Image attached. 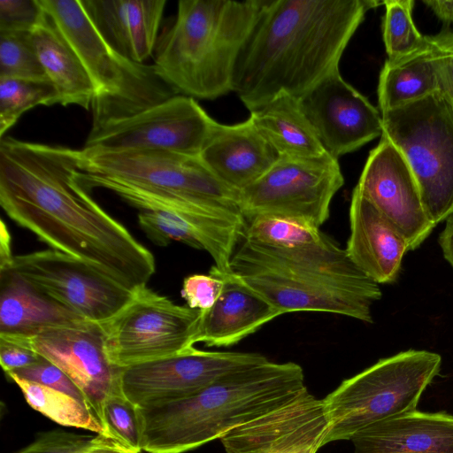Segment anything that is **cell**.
Returning <instances> with one entry per match:
<instances>
[{"mask_svg":"<svg viewBox=\"0 0 453 453\" xmlns=\"http://www.w3.org/2000/svg\"><path fill=\"white\" fill-rule=\"evenodd\" d=\"M10 341L33 349L63 370L86 394L91 410L107 432L104 404L111 395L121 393V368L108 357L101 324L84 319L29 339Z\"/></svg>","mask_w":453,"mask_h":453,"instance_id":"obj_15","label":"cell"},{"mask_svg":"<svg viewBox=\"0 0 453 453\" xmlns=\"http://www.w3.org/2000/svg\"><path fill=\"white\" fill-rule=\"evenodd\" d=\"M268 361L258 353L206 351L195 347L121 368L119 388L136 407L188 397L228 372Z\"/></svg>","mask_w":453,"mask_h":453,"instance_id":"obj_14","label":"cell"},{"mask_svg":"<svg viewBox=\"0 0 453 453\" xmlns=\"http://www.w3.org/2000/svg\"><path fill=\"white\" fill-rule=\"evenodd\" d=\"M439 244L444 258L453 268V216L446 220V225L439 236Z\"/></svg>","mask_w":453,"mask_h":453,"instance_id":"obj_40","label":"cell"},{"mask_svg":"<svg viewBox=\"0 0 453 453\" xmlns=\"http://www.w3.org/2000/svg\"><path fill=\"white\" fill-rule=\"evenodd\" d=\"M439 91L453 108V31L442 29L427 36Z\"/></svg>","mask_w":453,"mask_h":453,"instance_id":"obj_36","label":"cell"},{"mask_svg":"<svg viewBox=\"0 0 453 453\" xmlns=\"http://www.w3.org/2000/svg\"><path fill=\"white\" fill-rule=\"evenodd\" d=\"M13 255L11 250V235L4 222L1 221V248H0V267L7 266L11 264Z\"/></svg>","mask_w":453,"mask_h":453,"instance_id":"obj_42","label":"cell"},{"mask_svg":"<svg viewBox=\"0 0 453 453\" xmlns=\"http://www.w3.org/2000/svg\"><path fill=\"white\" fill-rule=\"evenodd\" d=\"M10 379L19 386L27 403L34 410L54 422L65 426L89 430L111 438L96 415L77 398L18 377L12 376Z\"/></svg>","mask_w":453,"mask_h":453,"instance_id":"obj_28","label":"cell"},{"mask_svg":"<svg viewBox=\"0 0 453 453\" xmlns=\"http://www.w3.org/2000/svg\"><path fill=\"white\" fill-rule=\"evenodd\" d=\"M44 14L39 0H0V31L32 32Z\"/></svg>","mask_w":453,"mask_h":453,"instance_id":"obj_37","label":"cell"},{"mask_svg":"<svg viewBox=\"0 0 453 453\" xmlns=\"http://www.w3.org/2000/svg\"><path fill=\"white\" fill-rule=\"evenodd\" d=\"M200 157L222 182L238 192L280 158L250 117L234 125L216 121Z\"/></svg>","mask_w":453,"mask_h":453,"instance_id":"obj_20","label":"cell"},{"mask_svg":"<svg viewBox=\"0 0 453 453\" xmlns=\"http://www.w3.org/2000/svg\"><path fill=\"white\" fill-rule=\"evenodd\" d=\"M81 150L0 139V205L19 226L125 288L147 286L153 254L76 180Z\"/></svg>","mask_w":453,"mask_h":453,"instance_id":"obj_1","label":"cell"},{"mask_svg":"<svg viewBox=\"0 0 453 453\" xmlns=\"http://www.w3.org/2000/svg\"><path fill=\"white\" fill-rule=\"evenodd\" d=\"M423 3L443 22L453 23V0H425Z\"/></svg>","mask_w":453,"mask_h":453,"instance_id":"obj_41","label":"cell"},{"mask_svg":"<svg viewBox=\"0 0 453 453\" xmlns=\"http://www.w3.org/2000/svg\"><path fill=\"white\" fill-rule=\"evenodd\" d=\"M86 69L95 88L92 126L125 117L162 102L173 90L152 65L117 52L88 18L81 0H39Z\"/></svg>","mask_w":453,"mask_h":453,"instance_id":"obj_6","label":"cell"},{"mask_svg":"<svg viewBox=\"0 0 453 453\" xmlns=\"http://www.w3.org/2000/svg\"><path fill=\"white\" fill-rule=\"evenodd\" d=\"M244 237L278 248H299L319 242L326 234L319 230L287 219L258 216L246 220Z\"/></svg>","mask_w":453,"mask_h":453,"instance_id":"obj_31","label":"cell"},{"mask_svg":"<svg viewBox=\"0 0 453 453\" xmlns=\"http://www.w3.org/2000/svg\"><path fill=\"white\" fill-rule=\"evenodd\" d=\"M383 41L388 59L411 54L427 44L412 19L413 0L384 1Z\"/></svg>","mask_w":453,"mask_h":453,"instance_id":"obj_30","label":"cell"},{"mask_svg":"<svg viewBox=\"0 0 453 453\" xmlns=\"http://www.w3.org/2000/svg\"><path fill=\"white\" fill-rule=\"evenodd\" d=\"M230 270L283 315L322 311L372 323V307L382 296L379 284L326 234L299 248L272 247L243 236Z\"/></svg>","mask_w":453,"mask_h":453,"instance_id":"obj_3","label":"cell"},{"mask_svg":"<svg viewBox=\"0 0 453 453\" xmlns=\"http://www.w3.org/2000/svg\"><path fill=\"white\" fill-rule=\"evenodd\" d=\"M215 122L195 98L173 95L133 114L92 126L83 149L200 156Z\"/></svg>","mask_w":453,"mask_h":453,"instance_id":"obj_11","label":"cell"},{"mask_svg":"<svg viewBox=\"0 0 453 453\" xmlns=\"http://www.w3.org/2000/svg\"><path fill=\"white\" fill-rule=\"evenodd\" d=\"M441 365L437 353L408 349L344 380L322 399L329 422L326 444L351 440L368 426L416 411Z\"/></svg>","mask_w":453,"mask_h":453,"instance_id":"obj_7","label":"cell"},{"mask_svg":"<svg viewBox=\"0 0 453 453\" xmlns=\"http://www.w3.org/2000/svg\"><path fill=\"white\" fill-rule=\"evenodd\" d=\"M81 320L84 319L44 294L10 266L0 267L1 338L26 340Z\"/></svg>","mask_w":453,"mask_h":453,"instance_id":"obj_24","label":"cell"},{"mask_svg":"<svg viewBox=\"0 0 453 453\" xmlns=\"http://www.w3.org/2000/svg\"><path fill=\"white\" fill-rule=\"evenodd\" d=\"M31 33L41 65L57 92L58 104H76L89 110L95 99L93 83L80 58L46 12Z\"/></svg>","mask_w":453,"mask_h":453,"instance_id":"obj_25","label":"cell"},{"mask_svg":"<svg viewBox=\"0 0 453 453\" xmlns=\"http://www.w3.org/2000/svg\"><path fill=\"white\" fill-rule=\"evenodd\" d=\"M265 0H180L158 35L152 66L176 95L212 100L234 90L236 64Z\"/></svg>","mask_w":453,"mask_h":453,"instance_id":"obj_5","label":"cell"},{"mask_svg":"<svg viewBox=\"0 0 453 453\" xmlns=\"http://www.w3.org/2000/svg\"><path fill=\"white\" fill-rule=\"evenodd\" d=\"M306 388L299 365L268 360L222 375L188 397L136 407L142 449H195L286 403Z\"/></svg>","mask_w":453,"mask_h":453,"instance_id":"obj_4","label":"cell"},{"mask_svg":"<svg viewBox=\"0 0 453 453\" xmlns=\"http://www.w3.org/2000/svg\"><path fill=\"white\" fill-rule=\"evenodd\" d=\"M353 453H453V415L418 410L355 434Z\"/></svg>","mask_w":453,"mask_h":453,"instance_id":"obj_23","label":"cell"},{"mask_svg":"<svg viewBox=\"0 0 453 453\" xmlns=\"http://www.w3.org/2000/svg\"><path fill=\"white\" fill-rule=\"evenodd\" d=\"M428 41V39H427ZM439 91L429 43L385 62L379 77L380 111L397 108Z\"/></svg>","mask_w":453,"mask_h":453,"instance_id":"obj_27","label":"cell"},{"mask_svg":"<svg viewBox=\"0 0 453 453\" xmlns=\"http://www.w3.org/2000/svg\"><path fill=\"white\" fill-rule=\"evenodd\" d=\"M55 104H58V98L50 81L0 78V138L25 111Z\"/></svg>","mask_w":453,"mask_h":453,"instance_id":"obj_29","label":"cell"},{"mask_svg":"<svg viewBox=\"0 0 453 453\" xmlns=\"http://www.w3.org/2000/svg\"><path fill=\"white\" fill-rule=\"evenodd\" d=\"M16 453H133L117 440L104 434H80L63 430L42 433Z\"/></svg>","mask_w":453,"mask_h":453,"instance_id":"obj_33","label":"cell"},{"mask_svg":"<svg viewBox=\"0 0 453 453\" xmlns=\"http://www.w3.org/2000/svg\"><path fill=\"white\" fill-rule=\"evenodd\" d=\"M381 113V136L406 159L434 225L453 216V108L440 92Z\"/></svg>","mask_w":453,"mask_h":453,"instance_id":"obj_8","label":"cell"},{"mask_svg":"<svg viewBox=\"0 0 453 453\" xmlns=\"http://www.w3.org/2000/svg\"><path fill=\"white\" fill-rule=\"evenodd\" d=\"M42 356L13 341L0 338V363L5 373L29 366Z\"/></svg>","mask_w":453,"mask_h":453,"instance_id":"obj_39","label":"cell"},{"mask_svg":"<svg viewBox=\"0 0 453 453\" xmlns=\"http://www.w3.org/2000/svg\"><path fill=\"white\" fill-rule=\"evenodd\" d=\"M80 168L87 173L239 210V192L222 182L200 156L167 150L104 151L82 148Z\"/></svg>","mask_w":453,"mask_h":453,"instance_id":"obj_12","label":"cell"},{"mask_svg":"<svg viewBox=\"0 0 453 453\" xmlns=\"http://www.w3.org/2000/svg\"><path fill=\"white\" fill-rule=\"evenodd\" d=\"M140 453H142V452H140Z\"/></svg>","mask_w":453,"mask_h":453,"instance_id":"obj_43","label":"cell"},{"mask_svg":"<svg viewBox=\"0 0 453 453\" xmlns=\"http://www.w3.org/2000/svg\"><path fill=\"white\" fill-rule=\"evenodd\" d=\"M344 178L338 159L280 157L258 180L239 191L238 208L246 220L270 216L319 228L329 218Z\"/></svg>","mask_w":453,"mask_h":453,"instance_id":"obj_9","label":"cell"},{"mask_svg":"<svg viewBox=\"0 0 453 453\" xmlns=\"http://www.w3.org/2000/svg\"><path fill=\"white\" fill-rule=\"evenodd\" d=\"M329 422L323 401L306 388L286 403L227 432L226 453H317L326 445Z\"/></svg>","mask_w":453,"mask_h":453,"instance_id":"obj_17","label":"cell"},{"mask_svg":"<svg viewBox=\"0 0 453 453\" xmlns=\"http://www.w3.org/2000/svg\"><path fill=\"white\" fill-rule=\"evenodd\" d=\"M298 99L324 150L337 159L382 134L380 111L339 70Z\"/></svg>","mask_w":453,"mask_h":453,"instance_id":"obj_16","label":"cell"},{"mask_svg":"<svg viewBox=\"0 0 453 453\" xmlns=\"http://www.w3.org/2000/svg\"><path fill=\"white\" fill-rule=\"evenodd\" d=\"M105 41L140 64L153 55L166 0H81Z\"/></svg>","mask_w":453,"mask_h":453,"instance_id":"obj_22","label":"cell"},{"mask_svg":"<svg viewBox=\"0 0 453 453\" xmlns=\"http://www.w3.org/2000/svg\"><path fill=\"white\" fill-rule=\"evenodd\" d=\"M202 313L149 287L101 324L110 361L117 367L169 357L194 347Z\"/></svg>","mask_w":453,"mask_h":453,"instance_id":"obj_10","label":"cell"},{"mask_svg":"<svg viewBox=\"0 0 453 453\" xmlns=\"http://www.w3.org/2000/svg\"><path fill=\"white\" fill-rule=\"evenodd\" d=\"M222 286V279L211 270L207 275L192 274L183 280L181 296L189 308L204 312L214 304Z\"/></svg>","mask_w":453,"mask_h":453,"instance_id":"obj_38","label":"cell"},{"mask_svg":"<svg viewBox=\"0 0 453 453\" xmlns=\"http://www.w3.org/2000/svg\"><path fill=\"white\" fill-rule=\"evenodd\" d=\"M211 271L222 279L223 286L214 304L201 311L196 343L229 347L283 315L233 273H221L214 265Z\"/></svg>","mask_w":453,"mask_h":453,"instance_id":"obj_21","label":"cell"},{"mask_svg":"<svg viewBox=\"0 0 453 453\" xmlns=\"http://www.w3.org/2000/svg\"><path fill=\"white\" fill-rule=\"evenodd\" d=\"M7 266L82 319L99 324L114 317L134 293L83 261L54 250L14 256Z\"/></svg>","mask_w":453,"mask_h":453,"instance_id":"obj_13","label":"cell"},{"mask_svg":"<svg viewBox=\"0 0 453 453\" xmlns=\"http://www.w3.org/2000/svg\"><path fill=\"white\" fill-rule=\"evenodd\" d=\"M5 374L8 378L14 376L62 391L77 398L90 408L87 395L82 389L63 370L43 357L29 366Z\"/></svg>","mask_w":453,"mask_h":453,"instance_id":"obj_35","label":"cell"},{"mask_svg":"<svg viewBox=\"0 0 453 453\" xmlns=\"http://www.w3.org/2000/svg\"><path fill=\"white\" fill-rule=\"evenodd\" d=\"M104 420L112 439L133 453L142 451L137 408L122 393L112 394L105 400Z\"/></svg>","mask_w":453,"mask_h":453,"instance_id":"obj_34","label":"cell"},{"mask_svg":"<svg viewBox=\"0 0 453 453\" xmlns=\"http://www.w3.org/2000/svg\"><path fill=\"white\" fill-rule=\"evenodd\" d=\"M349 229L345 250L352 262L378 284L395 281L409 244L357 188L350 201Z\"/></svg>","mask_w":453,"mask_h":453,"instance_id":"obj_19","label":"cell"},{"mask_svg":"<svg viewBox=\"0 0 453 453\" xmlns=\"http://www.w3.org/2000/svg\"><path fill=\"white\" fill-rule=\"evenodd\" d=\"M0 78L49 81L31 32L0 31Z\"/></svg>","mask_w":453,"mask_h":453,"instance_id":"obj_32","label":"cell"},{"mask_svg":"<svg viewBox=\"0 0 453 453\" xmlns=\"http://www.w3.org/2000/svg\"><path fill=\"white\" fill-rule=\"evenodd\" d=\"M371 0H265L239 56L234 92L250 111L280 94L300 97L339 70Z\"/></svg>","mask_w":453,"mask_h":453,"instance_id":"obj_2","label":"cell"},{"mask_svg":"<svg viewBox=\"0 0 453 453\" xmlns=\"http://www.w3.org/2000/svg\"><path fill=\"white\" fill-rule=\"evenodd\" d=\"M355 188L402 233L410 250L419 247L435 227L406 159L384 136L370 152Z\"/></svg>","mask_w":453,"mask_h":453,"instance_id":"obj_18","label":"cell"},{"mask_svg":"<svg viewBox=\"0 0 453 453\" xmlns=\"http://www.w3.org/2000/svg\"><path fill=\"white\" fill-rule=\"evenodd\" d=\"M250 117L280 157H313L327 153L296 96L280 94L251 111Z\"/></svg>","mask_w":453,"mask_h":453,"instance_id":"obj_26","label":"cell"}]
</instances>
